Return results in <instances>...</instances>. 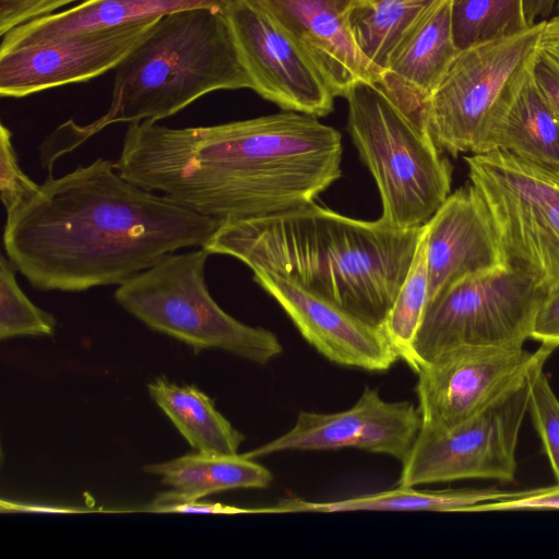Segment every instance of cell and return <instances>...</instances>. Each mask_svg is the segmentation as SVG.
<instances>
[{
  "label": "cell",
  "mask_w": 559,
  "mask_h": 559,
  "mask_svg": "<svg viewBox=\"0 0 559 559\" xmlns=\"http://www.w3.org/2000/svg\"><path fill=\"white\" fill-rule=\"evenodd\" d=\"M20 167L17 154L13 147L12 133L4 124L0 127V191L7 216L13 214L38 190Z\"/></svg>",
  "instance_id": "29"
},
{
  "label": "cell",
  "mask_w": 559,
  "mask_h": 559,
  "mask_svg": "<svg viewBox=\"0 0 559 559\" xmlns=\"http://www.w3.org/2000/svg\"><path fill=\"white\" fill-rule=\"evenodd\" d=\"M559 510V485L512 490L499 500L481 503L472 512Z\"/></svg>",
  "instance_id": "30"
},
{
  "label": "cell",
  "mask_w": 559,
  "mask_h": 559,
  "mask_svg": "<svg viewBox=\"0 0 559 559\" xmlns=\"http://www.w3.org/2000/svg\"><path fill=\"white\" fill-rule=\"evenodd\" d=\"M426 227L428 304L453 283L503 265L495 230L471 183L450 193Z\"/></svg>",
  "instance_id": "17"
},
{
  "label": "cell",
  "mask_w": 559,
  "mask_h": 559,
  "mask_svg": "<svg viewBox=\"0 0 559 559\" xmlns=\"http://www.w3.org/2000/svg\"><path fill=\"white\" fill-rule=\"evenodd\" d=\"M318 68L334 96L379 70L356 41L352 17L364 0H254Z\"/></svg>",
  "instance_id": "16"
},
{
  "label": "cell",
  "mask_w": 559,
  "mask_h": 559,
  "mask_svg": "<svg viewBox=\"0 0 559 559\" xmlns=\"http://www.w3.org/2000/svg\"><path fill=\"white\" fill-rule=\"evenodd\" d=\"M509 490L498 487L465 489H415L397 486L395 489L356 496L337 501H309L286 498L272 507L258 508L259 514L298 512H350V511H432L465 513L481 503L499 500Z\"/></svg>",
  "instance_id": "22"
},
{
  "label": "cell",
  "mask_w": 559,
  "mask_h": 559,
  "mask_svg": "<svg viewBox=\"0 0 559 559\" xmlns=\"http://www.w3.org/2000/svg\"><path fill=\"white\" fill-rule=\"evenodd\" d=\"M144 469L162 476L171 491L159 493L150 506L199 500L207 495L238 489L266 488L273 481L272 473L242 454L217 455L193 453L152 464Z\"/></svg>",
  "instance_id": "21"
},
{
  "label": "cell",
  "mask_w": 559,
  "mask_h": 559,
  "mask_svg": "<svg viewBox=\"0 0 559 559\" xmlns=\"http://www.w3.org/2000/svg\"><path fill=\"white\" fill-rule=\"evenodd\" d=\"M545 21L459 52L423 110V121L440 148L453 156L474 151L511 86L532 62Z\"/></svg>",
  "instance_id": "9"
},
{
  "label": "cell",
  "mask_w": 559,
  "mask_h": 559,
  "mask_svg": "<svg viewBox=\"0 0 559 559\" xmlns=\"http://www.w3.org/2000/svg\"><path fill=\"white\" fill-rule=\"evenodd\" d=\"M443 0H364L354 11L353 31L380 78L399 47ZM380 82V81H379Z\"/></svg>",
  "instance_id": "24"
},
{
  "label": "cell",
  "mask_w": 559,
  "mask_h": 559,
  "mask_svg": "<svg viewBox=\"0 0 559 559\" xmlns=\"http://www.w3.org/2000/svg\"><path fill=\"white\" fill-rule=\"evenodd\" d=\"M157 20L1 52L0 95L25 97L115 70Z\"/></svg>",
  "instance_id": "14"
},
{
  "label": "cell",
  "mask_w": 559,
  "mask_h": 559,
  "mask_svg": "<svg viewBox=\"0 0 559 559\" xmlns=\"http://www.w3.org/2000/svg\"><path fill=\"white\" fill-rule=\"evenodd\" d=\"M80 0H0V36Z\"/></svg>",
  "instance_id": "31"
},
{
  "label": "cell",
  "mask_w": 559,
  "mask_h": 559,
  "mask_svg": "<svg viewBox=\"0 0 559 559\" xmlns=\"http://www.w3.org/2000/svg\"><path fill=\"white\" fill-rule=\"evenodd\" d=\"M421 427L418 407L408 401H384L366 386L350 408L336 413L301 411L290 430L242 455L257 459L283 451H323L355 448L407 457Z\"/></svg>",
  "instance_id": "13"
},
{
  "label": "cell",
  "mask_w": 559,
  "mask_h": 559,
  "mask_svg": "<svg viewBox=\"0 0 559 559\" xmlns=\"http://www.w3.org/2000/svg\"><path fill=\"white\" fill-rule=\"evenodd\" d=\"M252 84L219 10L194 8L158 19L116 67L108 110L90 122L72 119L59 126L40 145L43 167L117 122L157 121L198 98L221 90Z\"/></svg>",
  "instance_id": "4"
},
{
  "label": "cell",
  "mask_w": 559,
  "mask_h": 559,
  "mask_svg": "<svg viewBox=\"0 0 559 559\" xmlns=\"http://www.w3.org/2000/svg\"><path fill=\"white\" fill-rule=\"evenodd\" d=\"M527 23L533 26L538 17H547L555 5L556 0H524Z\"/></svg>",
  "instance_id": "36"
},
{
  "label": "cell",
  "mask_w": 559,
  "mask_h": 559,
  "mask_svg": "<svg viewBox=\"0 0 559 559\" xmlns=\"http://www.w3.org/2000/svg\"><path fill=\"white\" fill-rule=\"evenodd\" d=\"M526 380L478 416L443 431L420 427L402 462L397 486L491 479L511 483L516 445L527 413Z\"/></svg>",
  "instance_id": "10"
},
{
  "label": "cell",
  "mask_w": 559,
  "mask_h": 559,
  "mask_svg": "<svg viewBox=\"0 0 559 559\" xmlns=\"http://www.w3.org/2000/svg\"><path fill=\"white\" fill-rule=\"evenodd\" d=\"M538 49L559 67V14L545 21Z\"/></svg>",
  "instance_id": "35"
},
{
  "label": "cell",
  "mask_w": 559,
  "mask_h": 559,
  "mask_svg": "<svg viewBox=\"0 0 559 559\" xmlns=\"http://www.w3.org/2000/svg\"><path fill=\"white\" fill-rule=\"evenodd\" d=\"M549 356L550 354L540 357L527 373V413L559 485V401L544 372V365Z\"/></svg>",
  "instance_id": "28"
},
{
  "label": "cell",
  "mask_w": 559,
  "mask_h": 559,
  "mask_svg": "<svg viewBox=\"0 0 559 559\" xmlns=\"http://www.w3.org/2000/svg\"><path fill=\"white\" fill-rule=\"evenodd\" d=\"M459 52L452 31V0H443L394 52L379 84L423 121L426 103Z\"/></svg>",
  "instance_id": "19"
},
{
  "label": "cell",
  "mask_w": 559,
  "mask_h": 559,
  "mask_svg": "<svg viewBox=\"0 0 559 559\" xmlns=\"http://www.w3.org/2000/svg\"><path fill=\"white\" fill-rule=\"evenodd\" d=\"M344 97L348 132L381 197L380 219L404 230L425 226L450 195L449 160L424 121L379 83L358 82Z\"/></svg>",
  "instance_id": "5"
},
{
  "label": "cell",
  "mask_w": 559,
  "mask_h": 559,
  "mask_svg": "<svg viewBox=\"0 0 559 559\" xmlns=\"http://www.w3.org/2000/svg\"><path fill=\"white\" fill-rule=\"evenodd\" d=\"M253 281L280 304L304 338L330 361L379 372L389 370L400 359L381 328L281 276L257 271Z\"/></svg>",
  "instance_id": "15"
},
{
  "label": "cell",
  "mask_w": 559,
  "mask_h": 559,
  "mask_svg": "<svg viewBox=\"0 0 559 559\" xmlns=\"http://www.w3.org/2000/svg\"><path fill=\"white\" fill-rule=\"evenodd\" d=\"M210 254L203 247L167 254L120 284L115 299L150 329L195 353L223 349L266 365L283 352L282 344L273 332L238 321L212 298L204 274Z\"/></svg>",
  "instance_id": "6"
},
{
  "label": "cell",
  "mask_w": 559,
  "mask_h": 559,
  "mask_svg": "<svg viewBox=\"0 0 559 559\" xmlns=\"http://www.w3.org/2000/svg\"><path fill=\"white\" fill-rule=\"evenodd\" d=\"M531 69L540 92L559 118V67L537 49Z\"/></svg>",
  "instance_id": "33"
},
{
  "label": "cell",
  "mask_w": 559,
  "mask_h": 559,
  "mask_svg": "<svg viewBox=\"0 0 559 559\" xmlns=\"http://www.w3.org/2000/svg\"><path fill=\"white\" fill-rule=\"evenodd\" d=\"M531 66L515 80L472 154L502 151L559 168V118L540 92Z\"/></svg>",
  "instance_id": "18"
},
{
  "label": "cell",
  "mask_w": 559,
  "mask_h": 559,
  "mask_svg": "<svg viewBox=\"0 0 559 559\" xmlns=\"http://www.w3.org/2000/svg\"><path fill=\"white\" fill-rule=\"evenodd\" d=\"M221 222L140 188L97 158L51 174L7 216L9 260L41 290L120 285L187 247H203Z\"/></svg>",
  "instance_id": "2"
},
{
  "label": "cell",
  "mask_w": 559,
  "mask_h": 559,
  "mask_svg": "<svg viewBox=\"0 0 559 559\" xmlns=\"http://www.w3.org/2000/svg\"><path fill=\"white\" fill-rule=\"evenodd\" d=\"M502 263L546 290L559 285V168L493 151L465 157Z\"/></svg>",
  "instance_id": "7"
},
{
  "label": "cell",
  "mask_w": 559,
  "mask_h": 559,
  "mask_svg": "<svg viewBox=\"0 0 559 559\" xmlns=\"http://www.w3.org/2000/svg\"><path fill=\"white\" fill-rule=\"evenodd\" d=\"M226 0H84L71 9L22 24L2 36L0 53L61 38L127 26L194 8L222 11Z\"/></svg>",
  "instance_id": "20"
},
{
  "label": "cell",
  "mask_w": 559,
  "mask_h": 559,
  "mask_svg": "<svg viewBox=\"0 0 559 559\" xmlns=\"http://www.w3.org/2000/svg\"><path fill=\"white\" fill-rule=\"evenodd\" d=\"M146 511L152 512H176V513H202V514H226V515H236V514H257V508H239L235 506H228L223 503H213V502H200L198 500L193 501H181V502H171L166 504L158 506H148L145 509Z\"/></svg>",
  "instance_id": "34"
},
{
  "label": "cell",
  "mask_w": 559,
  "mask_h": 559,
  "mask_svg": "<svg viewBox=\"0 0 559 559\" xmlns=\"http://www.w3.org/2000/svg\"><path fill=\"white\" fill-rule=\"evenodd\" d=\"M530 27L524 0H452V31L460 51Z\"/></svg>",
  "instance_id": "25"
},
{
  "label": "cell",
  "mask_w": 559,
  "mask_h": 559,
  "mask_svg": "<svg viewBox=\"0 0 559 559\" xmlns=\"http://www.w3.org/2000/svg\"><path fill=\"white\" fill-rule=\"evenodd\" d=\"M425 226L397 229L314 202L222 224L203 246L252 272L281 276L382 328L411 267Z\"/></svg>",
  "instance_id": "3"
},
{
  "label": "cell",
  "mask_w": 559,
  "mask_h": 559,
  "mask_svg": "<svg viewBox=\"0 0 559 559\" xmlns=\"http://www.w3.org/2000/svg\"><path fill=\"white\" fill-rule=\"evenodd\" d=\"M16 267L0 257V338L47 336L55 332V317L35 306L21 289Z\"/></svg>",
  "instance_id": "27"
},
{
  "label": "cell",
  "mask_w": 559,
  "mask_h": 559,
  "mask_svg": "<svg viewBox=\"0 0 559 559\" xmlns=\"http://www.w3.org/2000/svg\"><path fill=\"white\" fill-rule=\"evenodd\" d=\"M545 293L504 265L453 283L427 305L407 365L417 372L457 349H522Z\"/></svg>",
  "instance_id": "8"
},
{
  "label": "cell",
  "mask_w": 559,
  "mask_h": 559,
  "mask_svg": "<svg viewBox=\"0 0 559 559\" xmlns=\"http://www.w3.org/2000/svg\"><path fill=\"white\" fill-rule=\"evenodd\" d=\"M222 13L252 91L288 111L333 110L335 96L318 68L254 0H226Z\"/></svg>",
  "instance_id": "12"
},
{
  "label": "cell",
  "mask_w": 559,
  "mask_h": 559,
  "mask_svg": "<svg viewBox=\"0 0 559 559\" xmlns=\"http://www.w3.org/2000/svg\"><path fill=\"white\" fill-rule=\"evenodd\" d=\"M342 150L336 129L297 111L188 128L143 120L129 123L115 166L222 225L314 202L341 177Z\"/></svg>",
  "instance_id": "1"
},
{
  "label": "cell",
  "mask_w": 559,
  "mask_h": 559,
  "mask_svg": "<svg viewBox=\"0 0 559 559\" xmlns=\"http://www.w3.org/2000/svg\"><path fill=\"white\" fill-rule=\"evenodd\" d=\"M151 397L198 452L235 455L245 436L192 385L179 386L160 377L147 385Z\"/></svg>",
  "instance_id": "23"
},
{
  "label": "cell",
  "mask_w": 559,
  "mask_h": 559,
  "mask_svg": "<svg viewBox=\"0 0 559 559\" xmlns=\"http://www.w3.org/2000/svg\"><path fill=\"white\" fill-rule=\"evenodd\" d=\"M554 349L467 348L444 354L416 373L421 428L452 429L522 384L531 367Z\"/></svg>",
  "instance_id": "11"
},
{
  "label": "cell",
  "mask_w": 559,
  "mask_h": 559,
  "mask_svg": "<svg viewBox=\"0 0 559 559\" xmlns=\"http://www.w3.org/2000/svg\"><path fill=\"white\" fill-rule=\"evenodd\" d=\"M428 305L427 227L382 330L404 361Z\"/></svg>",
  "instance_id": "26"
},
{
  "label": "cell",
  "mask_w": 559,
  "mask_h": 559,
  "mask_svg": "<svg viewBox=\"0 0 559 559\" xmlns=\"http://www.w3.org/2000/svg\"><path fill=\"white\" fill-rule=\"evenodd\" d=\"M531 338L554 350L559 347V285L546 290L534 318Z\"/></svg>",
  "instance_id": "32"
}]
</instances>
